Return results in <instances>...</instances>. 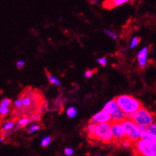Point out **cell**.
<instances>
[{
  "mask_svg": "<svg viewBox=\"0 0 156 156\" xmlns=\"http://www.w3.org/2000/svg\"><path fill=\"white\" fill-rule=\"evenodd\" d=\"M115 99L118 108H121L127 115V117L143 107L142 103L138 99L130 95H121L117 96Z\"/></svg>",
  "mask_w": 156,
  "mask_h": 156,
  "instance_id": "6da1fadb",
  "label": "cell"
},
{
  "mask_svg": "<svg viewBox=\"0 0 156 156\" xmlns=\"http://www.w3.org/2000/svg\"><path fill=\"white\" fill-rule=\"evenodd\" d=\"M136 155L143 156H156V147L144 139H139L132 145Z\"/></svg>",
  "mask_w": 156,
  "mask_h": 156,
  "instance_id": "7a4b0ae2",
  "label": "cell"
},
{
  "mask_svg": "<svg viewBox=\"0 0 156 156\" xmlns=\"http://www.w3.org/2000/svg\"><path fill=\"white\" fill-rule=\"evenodd\" d=\"M121 124L124 129L125 137L129 139L133 143L141 138L139 126L130 118H126L124 121H121Z\"/></svg>",
  "mask_w": 156,
  "mask_h": 156,
  "instance_id": "3957f363",
  "label": "cell"
},
{
  "mask_svg": "<svg viewBox=\"0 0 156 156\" xmlns=\"http://www.w3.org/2000/svg\"><path fill=\"white\" fill-rule=\"evenodd\" d=\"M137 125L149 127L153 123V115L145 108H140L138 111L129 116Z\"/></svg>",
  "mask_w": 156,
  "mask_h": 156,
  "instance_id": "277c9868",
  "label": "cell"
},
{
  "mask_svg": "<svg viewBox=\"0 0 156 156\" xmlns=\"http://www.w3.org/2000/svg\"><path fill=\"white\" fill-rule=\"evenodd\" d=\"M96 140H99L105 144L115 142L112 129H111V123H102V124H97L96 131Z\"/></svg>",
  "mask_w": 156,
  "mask_h": 156,
  "instance_id": "5b68a950",
  "label": "cell"
},
{
  "mask_svg": "<svg viewBox=\"0 0 156 156\" xmlns=\"http://www.w3.org/2000/svg\"><path fill=\"white\" fill-rule=\"evenodd\" d=\"M111 129L115 142L121 143V140L125 137L121 122H111Z\"/></svg>",
  "mask_w": 156,
  "mask_h": 156,
  "instance_id": "8992f818",
  "label": "cell"
},
{
  "mask_svg": "<svg viewBox=\"0 0 156 156\" xmlns=\"http://www.w3.org/2000/svg\"><path fill=\"white\" fill-rule=\"evenodd\" d=\"M90 122L96 123L97 124H102V123H111L112 122L111 115L104 111H101L92 117V118L90 119Z\"/></svg>",
  "mask_w": 156,
  "mask_h": 156,
  "instance_id": "52a82bcc",
  "label": "cell"
},
{
  "mask_svg": "<svg viewBox=\"0 0 156 156\" xmlns=\"http://www.w3.org/2000/svg\"><path fill=\"white\" fill-rule=\"evenodd\" d=\"M148 53H149L148 47H144L137 54V60H138L139 65L141 68H144L146 65V64H147Z\"/></svg>",
  "mask_w": 156,
  "mask_h": 156,
  "instance_id": "ba28073f",
  "label": "cell"
},
{
  "mask_svg": "<svg viewBox=\"0 0 156 156\" xmlns=\"http://www.w3.org/2000/svg\"><path fill=\"white\" fill-rule=\"evenodd\" d=\"M130 0H105L102 4L105 9H113V8L118 7V6L122 5L125 3L129 2Z\"/></svg>",
  "mask_w": 156,
  "mask_h": 156,
  "instance_id": "9c48e42d",
  "label": "cell"
},
{
  "mask_svg": "<svg viewBox=\"0 0 156 156\" xmlns=\"http://www.w3.org/2000/svg\"><path fill=\"white\" fill-rule=\"evenodd\" d=\"M126 118H127V115L121 110V108H117L113 113L111 115V119L112 122H121L124 121Z\"/></svg>",
  "mask_w": 156,
  "mask_h": 156,
  "instance_id": "30bf717a",
  "label": "cell"
},
{
  "mask_svg": "<svg viewBox=\"0 0 156 156\" xmlns=\"http://www.w3.org/2000/svg\"><path fill=\"white\" fill-rule=\"evenodd\" d=\"M96 127H97V124L93 122L89 123L88 125L86 127L85 130L87 132V136L91 140H96Z\"/></svg>",
  "mask_w": 156,
  "mask_h": 156,
  "instance_id": "8fae6325",
  "label": "cell"
},
{
  "mask_svg": "<svg viewBox=\"0 0 156 156\" xmlns=\"http://www.w3.org/2000/svg\"><path fill=\"white\" fill-rule=\"evenodd\" d=\"M117 108H118V104H117L115 99H113V100L109 101V102H108L105 105L103 108H102V111L107 112L109 115H112Z\"/></svg>",
  "mask_w": 156,
  "mask_h": 156,
  "instance_id": "7c38bea8",
  "label": "cell"
},
{
  "mask_svg": "<svg viewBox=\"0 0 156 156\" xmlns=\"http://www.w3.org/2000/svg\"><path fill=\"white\" fill-rule=\"evenodd\" d=\"M141 138L147 140L148 142H149L150 143H152L154 146H155L156 147V136L152 135V134L149 133V132H147L146 133H145L144 135L142 136Z\"/></svg>",
  "mask_w": 156,
  "mask_h": 156,
  "instance_id": "4fadbf2b",
  "label": "cell"
},
{
  "mask_svg": "<svg viewBox=\"0 0 156 156\" xmlns=\"http://www.w3.org/2000/svg\"><path fill=\"white\" fill-rule=\"evenodd\" d=\"M68 118H74L77 115V109L74 107H69L66 111Z\"/></svg>",
  "mask_w": 156,
  "mask_h": 156,
  "instance_id": "5bb4252c",
  "label": "cell"
},
{
  "mask_svg": "<svg viewBox=\"0 0 156 156\" xmlns=\"http://www.w3.org/2000/svg\"><path fill=\"white\" fill-rule=\"evenodd\" d=\"M23 106L24 107H30L33 103V98L30 97V96H23Z\"/></svg>",
  "mask_w": 156,
  "mask_h": 156,
  "instance_id": "9a60e30c",
  "label": "cell"
},
{
  "mask_svg": "<svg viewBox=\"0 0 156 156\" xmlns=\"http://www.w3.org/2000/svg\"><path fill=\"white\" fill-rule=\"evenodd\" d=\"M47 77H48V80H49V81L50 83L54 84V85H56V86L61 85L60 81H59L56 77H53L52 74H50L49 73H47Z\"/></svg>",
  "mask_w": 156,
  "mask_h": 156,
  "instance_id": "2e32d148",
  "label": "cell"
},
{
  "mask_svg": "<svg viewBox=\"0 0 156 156\" xmlns=\"http://www.w3.org/2000/svg\"><path fill=\"white\" fill-rule=\"evenodd\" d=\"M14 125H15V123H14L13 121H8V122H6L5 124L2 126V130L4 131V132H6V131L12 130V129L13 128Z\"/></svg>",
  "mask_w": 156,
  "mask_h": 156,
  "instance_id": "e0dca14e",
  "label": "cell"
},
{
  "mask_svg": "<svg viewBox=\"0 0 156 156\" xmlns=\"http://www.w3.org/2000/svg\"><path fill=\"white\" fill-rule=\"evenodd\" d=\"M140 42V37H135L132 39V40L130 41V49H134L135 47H136L138 46V44Z\"/></svg>",
  "mask_w": 156,
  "mask_h": 156,
  "instance_id": "ac0fdd59",
  "label": "cell"
},
{
  "mask_svg": "<svg viewBox=\"0 0 156 156\" xmlns=\"http://www.w3.org/2000/svg\"><path fill=\"white\" fill-rule=\"evenodd\" d=\"M30 122V118L25 117V118H23L21 119H20L18 124L19 127H24V126L27 125Z\"/></svg>",
  "mask_w": 156,
  "mask_h": 156,
  "instance_id": "d6986e66",
  "label": "cell"
},
{
  "mask_svg": "<svg viewBox=\"0 0 156 156\" xmlns=\"http://www.w3.org/2000/svg\"><path fill=\"white\" fill-rule=\"evenodd\" d=\"M103 32H104V34H105L106 35H108V36H109L110 37H112V38L114 39L115 40H118V34H115V33L113 32V31L109 30H104Z\"/></svg>",
  "mask_w": 156,
  "mask_h": 156,
  "instance_id": "ffe728a7",
  "label": "cell"
},
{
  "mask_svg": "<svg viewBox=\"0 0 156 156\" xmlns=\"http://www.w3.org/2000/svg\"><path fill=\"white\" fill-rule=\"evenodd\" d=\"M148 127V132L152 135L156 136V122H153Z\"/></svg>",
  "mask_w": 156,
  "mask_h": 156,
  "instance_id": "44dd1931",
  "label": "cell"
},
{
  "mask_svg": "<svg viewBox=\"0 0 156 156\" xmlns=\"http://www.w3.org/2000/svg\"><path fill=\"white\" fill-rule=\"evenodd\" d=\"M51 141H52V138L50 136H46L43 138L41 141V146L43 147H46L50 144Z\"/></svg>",
  "mask_w": 156,
  "mask_h": 156,
  "instance_id": "7402d4cb",
  "label": "cell"
},
{
  "mask_svg": "<svg viewBox=\"0 0 156 156\" xmlns=\"http://www.w3.org/2000/svg\"><path fill=\"white\" fill-rule=\"evenodd\" d=\"M9 112V106L0 105V115H1L2 117L5 116Z\"/></svg>",
  "mask_w": 156,
  "mask_h": 156,
  "instance_id": "603a6c76",
  "label": "cell"
},
{
  "mask_svg": "<svg viewBox=\"0 0 156 156\" xmlns=\"http://www.w3.org/2000/svg\"><path fill=\"white\" fill-rule=\"evenodd\" d=\"M40 129V126L37 125V124H34V125L30 126L28 129V133H34L37 132Z\"/></svg>",
  "mask_w": 156,
  "mask_h": 156,
  "instance_id": "cb8c5ba5",
  "label": "cell"
},
{
  "mask_svg": "<svg viewBox=\"0 0 156 156\" xmlns=\"http://www.w3.org/2000/svg\"><path fill=\"white\" fill-rule=\"evenodd\" d=\"M14 105H15V107L18 108H21L23 106V99L21 97L18 98V99L15 101Z\"/></svg>",
  "mask_w": 156,
  "mask_h": 156,
  "instance_id": "d4e9b609",
  "label": "cell"
},
{
  "mask_svg": "<svg viewBox=\"0 0 156 156\" xmlns=\"http://www.w3.org/2000/svg\"><path fill=\"white\" fill-rule=\"evenodd\" d=\"M97 62L102 66H105L107 65V59H106L105 57L99 58L97 59Z\"/></svg>",
  "mask_w": 156,
  "mask_h": 156,
  "instance_id": "484cf974",
  "label": "cell"
},
{
  "mask_svg": "<svg viewBox=\"0 0 156 156\" xmlns=\"http://www.w3.org/2000/svg\"><path fill=\"white\" fill-rule=\"evenodd\" d=\"M65 154L67 156H70V155H72L73 154H74V150H73V149H71V148H66V149H65Z\"/></svg>",
  "mask_w": 156,
  "mask_h": 156,
  "instance_id": "4316f807",
  "label": "cell"
},
{
  "mask_svg": "<svg viewBox=\"0 0 156 156\" xmlns=\"http://www.w3.org/2000/svg\"><path fill=\"white\" fill-rule=\"evenodd\" d=\"M12 103V101L10 100L9 99H5L3 100H2L1 104L0 105H4V106H9Z\"/></svg>",
  "mask_w": 156,
  "mask_h": 156,
  "instance_id": "83f0119b",
  "label": "cell"
},
{
  "mask_svg": "<svg viewBox=\"0 0 156 156\" xmlns=\"http://www.w3.org/2000/svg\"><path fill=\"white\" fill-rule=\"evenodd\" d=\"M94 74V71H90V70H87L85 73H84V76L86 78H90Z\"/></svg>",
  "mask_w": 156,
  "mask_h": 156,
  "instance_id": "f1b7e54d",
  "label": "cell"
},
{
  "mask_svg": "<svg viewBox=\"0 0 156 156\" xmlns=\"http://www.w3.org/2000/svg\"><path fill=\"white\" fill-rule=\"evenodd\" d=\"M30 118V121H37V120H39L40 118V114H34V115H32Z\"/></svg>",
  "mask_w": 156,
  "mask_h": 156,
  "instance_id": "f546056e",
  "label": "cell"
},
{
  "mask_svg": "<svg viewBox=\"0 0 156 156\" xmlns=\"http://www.w3.org/2000/svg\"><path fill=\"white\" fill-rule=\"evenodd\" d=\"M24 65H25V62H24V61H22V60L18 61V62H17V63H16V66L18 67V68H23V67L24 66Z\"/></svg>",
  "mask_w": 156,
  "mask_h": 156,
  "instance_id": "4dcf8cb0",
  "label": "cell"
},
{
  "mask_svg": "<svg viewBox=\"0 0 156 156\" xmlns=\"http://www.w3.org/2000/svg\"><path fill=\"white\" fill-rule=\"evenodd\" d=\"M99 1H100V0H91V2L93 3V4H97V3L99 2Z\"/></svg>",
  "mask_w": 156,
  "mask_h": 156,
  "instance_id": "1f68e13d",
  "label": "cell"
},
{
  "mask_svg": "<svg viewBox=\"0 0 156 156\" xmlns=\"http://www.w3.org/2000/svg\"><path fill=\"white\" fill-rule=\"evenodd\" d=\"M125 49H126L125 47H123V48H122V50H123V51H124V50H125Z\"/></svg>",
  "mask_w": 156,
  "mask_h": 156,
  "instance_id": "d6a6232c",
  "label": "cell"
}]
</instances>
